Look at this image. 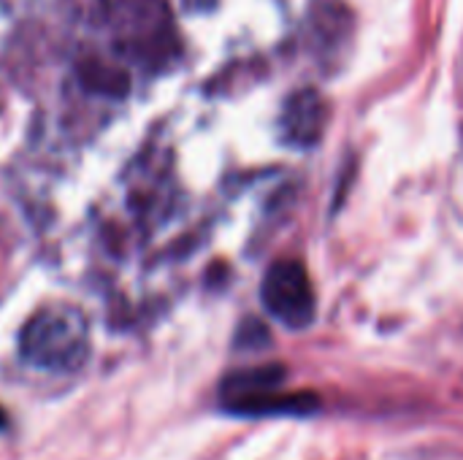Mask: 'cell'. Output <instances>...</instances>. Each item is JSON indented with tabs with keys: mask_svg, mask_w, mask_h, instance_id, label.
Returning a JSON list of instances; mask_svg holds the SVG:
<instances>
[{
	"mask_svg": "<svg viewBox=\"0 0 463 460\" xmlns=\"http://www.w3.org/2000/svg\"><path fill=\"white\" fill-rule=\"evenodd\" d=\"M5 426V418H3V412H0V428Z\"/></svg>",
	"mask_w": 463,
	"mask_h": 460,
	"instance_id": "6",
	"label": "cell"
},
{
	"mask_svg": "<svg viewBox=\"0 0 463 460\" xmlns=\"http://www.w3.org/2000/svg\"><path fill=\"white\" fill-rule=\"evenodd\" d=\"M282 382H285L282 366H258V369L236 371V374L225 377V382H222V407L269 393V390H279Z\"/></svg>",
	"mask_w": 463,
	"mask_h": 460,
	"instance_id": "5",
	"label": "cell"
},
{
	"mask_svg": "<svg viewBox=\"0 0 463 460\" xmlns=\"http://www.w3.org/2000/svg\"><path fill=\"white\" fill-rule=\"evenodd\" d=\"M22 358L43 371H76L87 361V323L71 309H43L22 331Z\"/></svg>",
	"mask_w": 463,
	"mask_h": 460,
	"instance_id": "1",
	"label": "cell"
},
{
	"mask_svg": "<svg viewBox=\"0 0 463 460\" xmlns=\"http://www.w3.org/2000/svg\"><path fill=\"white\" fill-rule=\"evenodd\" d=\"M323 119H326L323 100L312 89H304L288 100V108L282 114V130L293 144H312L320 136Z\"/></svg>",
	"mask_w": 463,
	"mask_h": 460,
	"instance_id": "4",
	"label": "cell"
},
{
	"mask_svg": "<svg viewBox=\"0 0 463 460\" xmlns=\"http://www.w3.org/2000/svg\"><path fill=\"white\" fill-rule=\"evenodd\" d=\"M231 415L239 418H277V415H293V418H304L320 409V399L315 393H279V390H269L236 404L222 407Z\"/></svg>",
	"mask_w": 463,
	"mask_h": 460,
	"instance_id": "3",
	"label": "cell"
},
{
	"mask_svg": "<svg viewBox=\"0 0 463 460\" xmlns=\"http://www.w3.org/2000/svg\"><path fill=\"white\" fill-rule=\"evenodd\" d=\"M260 301L266 312L290 331H304L315 323V290L298 260H279L269 268L260 285Z\"/></svg>",
	"mask_w": 463,
	"mask_h": 460,
	"instance_id": "2",
	"label": "cell"
}]
</instances>
